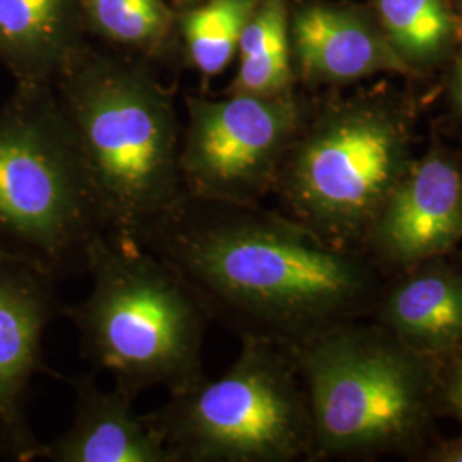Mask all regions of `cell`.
I'll return each mask as SVG.
<instances>
[{"instance_id":"cell-1","label":"cell","mask_w":462,"mask_h":462,"mask_svg":"<svg viewBox=\"0 0 462 462\" xmlns=\"http://www.w3.org/2000/svg\"><path fill=\"white\" fill-rule=\"evenodd\" d=\"M225 329L293 349L353 322L377 295L362 250L334 247L261 204L185 196L139 240Z\"/></svg>"},{"instance_id":"cell-2","label":"cell","mask_w":462,"mask_h":462,"mask_svg":"<svg viewBox=\"0 0 462 462\" xmlns=\"http://www.w3.org/2000/svg\"><path fill=\"white\" fill-rule=\"evenodd\" d=\"M160 69L91 45L53 84L106 230L135 242L183 196L182 122Z\"/></svg>"},{"instance_id":"cell-3","label":"cell","mask_w":462,"mask_h":462,"mask_svg":"<svg viewBox=\"0 0 462 462\" xmlns=\"http://www.w3.org/2000/svg\"><path fill=\"white\" fill-rule=\"evenodd\" d=\"M86 273L89 293L62 309L84 358L137 397L204 379L202 347L211 319L180 276L133 238L101 235Z\"/></svg>"},{"instance_id":"cell-4","label":"cell","mask_w":462,"mask_h":462,"mask_svg":"<svg viewBox=\"0 0 462 462\" xmlns=\"http://www.w3.org/2000/svg\"><path fill=\"white\" fill-rule=\"evenodd\" d=\"M314 429L315 459L411 454L439 413V368L383 328L346 322L290 349Z\"/></svg>"},{"instance_id":"cell-5","label":"cell","mask_w":462,"mask_h":462,"mask_svg":"<svg viewBox=\"0 0 462 462\" xmlns=\"http://www.w3.org/2000/svg\"><path fill=\"white\" fill-rule=\"evenodd\" d=\"M105 233L55 88L16 84L0 105V255L60 281L86 273Z\"/></svg>"},{"instance_id":"cell-6","label":"cell","mask_w":462,"mask_h":462,"mask_svg":"<svg viewBox=\"0 0 462 462\" xmlns=\"http://www.w3.org/2000/svg\"><path fill=\"white\" fill-rule=\"evenodd\" d=\"M413 122L391 98L312 106L281 165L280 211L334 247L362 250L383 202L413 163Z\"/></svg>"},{"instance_id":"cell-7","label":"cell","mask_w":462,"mask_h":462,"mask_svg":"<svg viewBox=\"0 0 462 462\" xmlns=\"http://www.w3.org/2000/svg\"><path fill=\"white\" fill-rule=\"evenodd\" d=\"M230 368L170 393L146 414L179 462L315 459L305 387L290 349L245 337Z\"/></svg>"},{"instance_id":"cell-8","label":"cell","mask_w":462,"mask_h":462,"mask_svg":"<svg viewBox=\"0 0 462 462\" xmlns=\"http://www.w3.org/2000/svg\"><path fill=\"white\" fill-rule=\"evenodd\" d=\"M310 105L297 93L185 97L180 179L185 196L261 204L273 194L281 165Z\"/></svg>"},{"instance_id":"cell-9","label":"cell","mask_w":462,"mask_h":462,"mask_svg":"<svg viewBox=\"0 0 462 462\" xmlns=\"http://www.w3.org/2000/svg\"><path fill=\"white\" fill-rule=\"evenodd\" d=\"M57 280L0 255V456L13 461L42 459L43 444L28 421V396L38 374L53 372L43 360V336L62 315Z\"/></svg>"},{"instance_id":"cell-10","label":"cell","mask_w":462,"mask_h":462,"mask_svg":"<svg viewBox=\"0 0 462 462\" xmlns=\"http://www.w3.org/2000/svg\"><path fill=\"white\" fill-rule=\"evenodd\" d=\"M462 242V160L439 146L414 158L365 238L385 265L408 271L447 257Z\"/></svg>"},{"instance_id":"cell-11","label":"cell","mask_w":462,"mask_h":462,"mask_svg":"<svg viewBox=\"0 0 462 462\" xmlns=\"http://www.w3.org/2000/svg\"><path fill=\"white\" fill-rule=\"evenodd\" d=\"M297 81L309 88L355 83L380 72H408L379 21L356 7L310 2L290 13Z\"/></svg>"},{"instance_id":"cell-12","label":"cell","mask_w":462,"mask_h":462,"mask_svg":"<svg viewBox=\"0 0 462 462\" xmlns=\"http://www.w3.org/2000/svg\"><path fill=\"white\" fill-rule=\"evenodd\" d=\"M74 416L69 429L43 444L51 462H179L146 414L134 410L135 397L118 387L101 389L93 375L69 380Z\"/></svg>"},{"instance_id":"cell-13","label":"cell","mask_w":462,"mask_h":462,"mask_svg":"<svg viewBox=\"0 0 462 462\" xmlns=\"http://www.w3.org/2000/svg\"><path fill=\"white\" fill-rule=\"evenodd\" d=\"M89 47L79 0H0V66L16 84L53 86Z\"/></svg>"},{"instance_id":"cell-14","label":"cell","mask_w":462,"mask_h":462,"mask_svg":"<svg viewBox=\"0 0 462 462\" xmlns=\"http://www.w3.org/2000/svg\"><path fill=\"white\" fill-rule=\"evenodd\" d=\"M404 273L379 303L380 326L414 353L444 364L462 351V267L442 257Z\"/></svg>"},{"instance_id":"cell-15","label":"cell","mask_w":462,"mask_h":462,"mask_svg":"<svg viewBox=\"0 0 462 462\" xmlns=\"http://www.w3.org/2000/svg\"><path fill=\"white\" fill-rule=\"evenodd\" d=\"M89 38L160 67L182 59L179 9L168 0H79Z\"/></svg>"},{"instance_id":"cell-16","label":"cell","mask_w":462,"mask_h":462,"mask_svg":"<svg viewBox=\"0 0 462 462\" xmlns=\"http://www.w3.org/2000/svg\"><path fill=\"white\" fill-rule=\"evenodd\" d=\"M288 0H259L240 36L238 66L223 93L281 97L295 93Z\"/></svg>"},{"instance_id":"cell-17","label":"cell","mask_w":462,"mask_h":462,"mask_svg":"<svg viewBox=\"0 0 462 462\" xmlns=\"http://www.w3.org/2000/svg\"><path fill=\"white\" fill-rule=\"evenodd\" d=\"M259 0H200L179 11L182 60L206 81L236 59L240 36Z\"/></svg>"},{"instance_id":"cell-18","label":"cell","mask_w":462,"mask_h":462,"mask_svg":"<svg viewBox=\"0 0 462 462\" xmlns=\"http://www.w3.org/2000/svg\"><path fill=\"white\" fill-rule=\"evenodd\" d=\"M380 28L408 66L439 62L459 36L447 0H375Z\"/></svg>"},{"instance_id":"cell-19","label":"cell","mask_w":462,"mask_h":462,"mask_svg":"<svg viewBox=\"0 0 462 462\" xmlns=\"http://www.w3.org/2000/svg\"><path fill=\"white\" fill-rule=\"evenodd\" d=\"M439 411L462 425V351L439 368Z\"/></svg>"},{"instance_id":"cell-20","label":"cell","mask_w":462,"mask_h":462,"mask_svg":"<svg viewBox=\"0 0 462 462\" xmlns=\"http://www.w3.org/2000/svg\"><path fill=\"white\" fill-rule=\"evenodd\" d=\"M425 461L462 462V435L440 442H433L425 450Z\"/></svg>"},{"instance_id":"cell-21","label":"cell","mask_w":462,"mask_h":462,"mask_svg":"<svg viewBox=\"0 0 462 462\" xmlns=\"http://www.w3.org/2000/svg\"><path fill=\"white\" fill-rule=\"evenodd\" d=\"M450 101L456 114L462 118V49L456 57L452 78H450Z\"/></svg>"},{"instance_id":"cell-22","label":"cell","mask_w":462,"mask_h":462,"mask_svg":"<svg viewBox=\"0 0 462 462\" xmlns=\"http://www.w3.org/2000/svg\"><path fill=\"white\" fill-rule=\"evenodd\" d=\"M200 0H171V4L179 9V11H183V9H189V7H192V5H196L199 4Z\"/></svg>"}]
</instances>
